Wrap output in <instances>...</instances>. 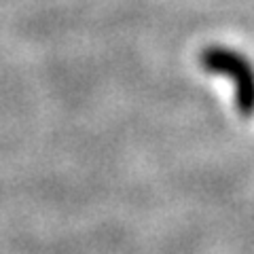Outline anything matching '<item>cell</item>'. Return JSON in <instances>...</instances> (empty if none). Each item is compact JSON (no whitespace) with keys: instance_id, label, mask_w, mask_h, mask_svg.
<instances>
[{"instance_id":"6da1fadb","label":"cell","mask_w":254,"mask_h":254,"mask_svg":"<svg viewBox=\"0 0 254 254\" xmlns=\"http://www.w3.org/2000/svg\"><path fill=\"white\" fill-rule=\"evenodd\" d=\"M201 66L208 72L227 74L235 83V106L244 117L254 115V66L244 58L225 47H208L199 55Z\"/></svg>"}]
</instances>
